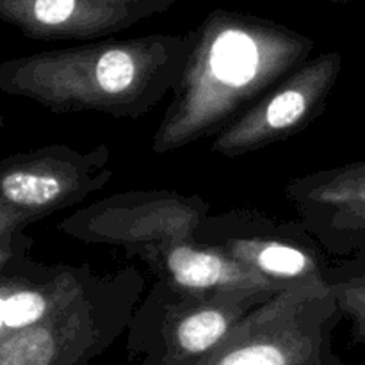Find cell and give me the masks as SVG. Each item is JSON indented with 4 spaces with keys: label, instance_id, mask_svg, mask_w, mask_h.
I'll list each match as a JSON object with an SVG mask.
<instances>
[{
    "label": "cell",
    "instance_id": "cell-7",
    "mask_svg": "<svg viewBox=\"0 0 365 365\" xmlns=\"http://www.w3.org/2000/svg\"><path fill=\"white\" fill-rule=\"evenodd\" d=\"M196 239L285 287L327 282L331 266L303 221H280L259 210L210 212Z\"/></svg>",
    "mask_w": 365,
    "mask_h": 365
},
{
    "label": "cell",
    "instance_id": "cell-1",
    "mask_svg": "<svg viewBox=\"0 0 365 365\" xmlns=\"http://www.w3.org/2000/svg\"><path fill=\"white\" fill-rule=\"evenodd\" d=\"M314 41L282 25L210 14L152 138L155 155L216 138L310 59Z\"/></svg>",
    "mask_w": 365,
    "mask_h": 365
},
{
    "label": "cell",
    "instance_id": "cell-18",
    "mask_svg": "<svg viewBox=\"0 0 365 365\" xmlns=\"http://www.w3.org/2000/svg\"><path fill=\"white\" fill-rule=\"evenodd\" d=\"M4 125H6V118H4L2 114H0V128H2Z\"/></svg>",
    "mask_w": 365,
    "mask_h": 365
},
{
    "label": "cell",
    "instance_id": "cell-14",
    "mask_svg": "<svg viewBox=\"0 0 365 365\" xmlns=\"http://www.w3.org/2000/svg\"><path fill=\"white\" fill-rule=\"evenodd\" d=\"M299 216L324 252L348 259L365 255V210L302 212Z\"/></svg>",
    "mask_w": 365,
    "mask_h": 365
},
{
    "label": "cell",
    "instance_id": "cell-3",
    "mask_svg": "<svg viewBox=\"0 0 365 365\" xmlns=\"http://www.w3.org/2000/svg\"><path fill=\"white\" fill-rule=\"evenodd\" d=\"M342 319L327 282L291 285L255 307L195 365H342L334 349Z\"/></svg>",
    "mask_w": 365,
    "mask_h": 365
},
{
    "label": "cell",
    "instance_id": "cell-9",
    "mask_svg": "<svg viewBox=\"0 0 365 365\" xmlns=\"http://www.w3.org/2000/svg\"><path fill=\"white\" fill-rule=\"evenodd\" d=\"M341 71L339 52L321 53L303 63L221 130L214 138L212 152L235 159L305 130L324 113Z\"/></svg>",
    "mask_w": 365,
    "mask_h": 365
},
{
    "label": "cell",
    "instance_id": "cell-6",
    "mask_svg": "<svg viewBox=\"0 0 365 365\" xmlns=\"http://www.w3.org/2000/svg\"><path fill=\"white\" fill-rule=\"evenodd\" d=\"M209 214L210 203L198 195L168 189L127 191L64 217L57 230L84 245L121 248L146 264L168 246L196 239Z\"/></svg>",
    "mask_w": 365,
    "mask_h": 365
},
{
    "label": "cell",
    "instance_id": "cell-11",
    "mask_svg": "<svg viewBox=\"0 0 365 365\" xmlns=\"http://www.w3.org/2000/svg\"><path fill=\"white\" fill-rule=\"evenodd\" d=\"M96 274L89 264L46 266L38 260L0 274V344L75 302Z\"/></svg>",
    "mask_w": 365,
    "mask_h": 365
},
{
    "label": "cell",
    "instance_id": "cell-5",
    "mask_svg": "<svg viewBox=\"0 0 365 365\" xmlns=\"http://www.w3.org/2000/svg\"><path fill=\"white\" fill-rule=\"evenodd\" d=\"M269 298L273 296L189 294L155 280L125 334L128 360L138 365L198 364Z\"/></svg>",
    "mask_w": 365,
    "mask_h": 365
},
{
    "label": "cell",
    "instance_id": "cell-8",
    "mask_svg": "<svg viewBox=\"0 0 365 365\" xmlns=\"http://www.w3.org/2000/svg\"><path fill=\"white\" fill-rule=\"evenodd\" d=\"M109 146L89 152L53 143L0 160V202L43 220L84 202L113 178Z\"/></svg>",
    "mask_w": 365,
    "mask_h": 365
},
{
    "label": "cell",
    "instance_id": "cell-12",
    "mask_svg": "<svg viewBox=\"0 0 365 365\" xmlns=\"http://www.w3.org/2000/svg\"><path fill=\"white\" fill-rule=\"evenodd\" d=\"M155 280L189 294H264L287 289L198 239L171 245L146 262Z\"/></svg>",
    "mask_w": 365,
    "mask_h": 365
},
{
    "label": "cell",
    "instance_id": "cell-4",
    "mask_svg": "<svg viewBox=\"0 0 365 365\" xmlns=\"http://www.w3.org/2000/svg\"><path fill=\"white\" fill-rule=\"evenodd\" d=\"M135 267L96 274L75 302L0 344V365H88L127 334L145 292Z\"/></svg>",
    "mask_w": 365,
    "mask_h": 365
},
{
    "label": "cell",
    "instance_id": "cell-10",
    "mask_svg": "<svg viewBox=\"0 0 365 365\" xmlns=\"http://www.w3.org/2000/svg\"><path fill=\"white\" fill-rule=\"evenodd\" d=\"M173 0H27L13 20L32 38L96 39L170 9Z\"/></svg>",
    "mask_w": 365,
    "mask_h": 365
},
{
    "label": "cell",
    "instance_id": "cell-13",
    "mask_svg": "<svg viewBox=\"0 0 365 365\" xmlns=\"http://www.w3.org/2000/svg\"><path fill=\"white\" fill-rule=\"evenodd\" d=\"M285 196L299 214L365 210V160L294 178Z\"/></svg>",
    "mask_w": 365,
    "mask_h": 365
},
{
    "label": "cell",
    "instance_id": "cell-2",
    "mask_svg": "<svg viewBox=\"0 0 365 365\" xmlns=\"http://www.w3.org/2000/svg\"><path fill=\"white\" fill-rule=\"evenodd\" d=\"M196 34L145 36L18 57L0 64V91L56 114L139 120L173 95Z\"/></svg>",
    "mask_w": 365,
    "mask_h": 365
},
{
    "label": "cell",
    "instance_id": "cell-16",
    "mask_svg": "<svg viewBox=\"0 0 365 365\" xmlns=\"http://www.w3.org/2000/svg\"><path fill=\"white\" fill-rule=\"evenodd\" d=\"M32 246H34V239L25 232L0 239V274L32 262L34 260L31 257Z\"/></svg>",
    "mask_w": 365,
    "mask_h": 365
},
{
    "label": "cell",
    "instance_id": "cell-17",
    "mask_svg": "<svg viewBox=\"0 0 365 365\" xmlns=\"http://www.w3.org/2000/svg\"><path fill=\"white\" fill-rule=\"evenodd\" d=\"M36 221H38L36 217L18 212V210L11 209L6 203L0 202V239H6L14 234H20V232H25V228L34 225Z\"/></svg>",
    "mask_w": 365,
    "mask_h": 365
},
{
    "label": "cell",
    "instance_id": "cell-15",
    "mask_svg": "<svg viewBox=\"0 0 365 365\" xmlns=\"http://www.w3.org/2000/svg\"><path fill=\"white\" fill-rule=\"evenodd\" d=\"M327 284L334 292L342 317L349 323L351 339L365 349V255L342 260L327 271Z\"/></svg>",
    "mask_w": 365,
    "mask_h": 365
}]
</instances>
